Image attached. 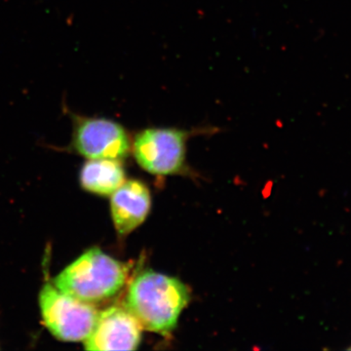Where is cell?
Listing matches in <instances>:
<instances>
[{"label": "cell", "instance_id": "7a4b0ae2", "mask_svg": "<svg viewBox=\"0 0 351 351\" xmlns=\"http://www.w3.org/2000/svg\"><path fill=\"white\" fill-rule=\"evenodd\" d=\"M128 277V267L98 248L85 252L57 277L55 287L80 301L95 304L119 292Z\"/></svg>", "mask_w": 351, "mask_h": 351}, {"label": "cell", "instance_id": "52a82bcc", "mask_svg": "<svg viewBox=\"0 0 351 351\" xmlns=\"http://www.w3.org/2000/svg\"><path fill=\"white\" fill-rule=\"evenodd\" d=\"M151 195L138 181L124 182L112 195L110 209L115 228L126 235L144 223L151 209Z\"/></svg>", "mask_w": 351, "mask_h": 351}, {"label": "cell", "instance_id": "8992f818", "mask_svg": "<svg viewBox=\"0 0 351 351\" xmlns=\"http://www.w3.org/2000/svg\"><path fill=\"white\" fill-rule=\"evenodd\" d=\"M142 328L126 308L112 306L98 313L89 336L84 339L87 350H137Z\"/></svg>", "mask_w": 351, "mask_h": 351}, {"label": "cell", "instance_id": "3957f363", "mask_svg": "<svg viewBox=\"0 0 351 351\" xmlns=\"http://www.w3.org/2000/svg\"><path fill=\"white\" fill-rule=\"evenodd\" d=\"M39 304L44 324L53 336L64 341H84L98 316L92 304L66 295L51 284L43 286Z\"/></svg>", "mask_w": 351, "mask_h": 351}, {"label": "cell", "instance_id": "9c48e42d", "mask_svg": "<svg viewBox=\"0 0 351 351\" xmlns=\"http://www.w3.org/2000/svg\"><path fill=\"white\" fill-rule=\"evenodd\" d=\"M350 350H351V346H350Z\"/></svg>", "mask_w": 351, "mask_h": 351}, {"label": "cell", "instance_id": "6da1fadb", "mask_svg": "<svg viewBox=\"0 0 351 351\" xmlns=\"http://www.w3.org/2000/svg\"><path fill=\"white\" fill-rule=\"evenodd\" d=\"M189 302V291L179 279L147 270L135 277L126 295V309L141 328L169 334Z\"/></svg>", "mask_w": 351, "mask_h": 351}, {"label": "cell", "instance_id": "277c9868", "mask_svg": "<svg viewBox=\"0 0 351 351\" xmlns=\"http://www.w3.org/2000/svg\"><path fill=\"white\" fill-rule=\"evenodd\" d=\"M186 142V133L177 129L147 128L136 136L134 156L152 174H174L184 165Z\"/></svg>", "mask_w": 351, "mask_h": 351}, {"label": "cell", "instance_id": "5b68a950", "mask_svg": "<svg viewBox=\"0 0 351 351\" xmlns=\"http://www.w3.org/2000/svg\"><path fill=\"white\" fill-rule=\"evenodd\" d=\"M73 147L89 159L124 158L130 149L125 129L103 117L73 115Z\"/></svg>", "mask_w": 351, "mask_h": 351}, {"label": "cell", "instance_id": "ba28073f", "mask_svg": "<svg viewBox=\"0 0 351 351\" xmlns=\"http://www.w3.org/2000/svg\"><path fill=\"white\" fill-rule=\"evenodd\" d=\"M125 182V173L117 159H90L80 171V184L90 193L112 195Z\"/></svg>", "mask_w": 351, "mask_h": 351}]
</instances>
